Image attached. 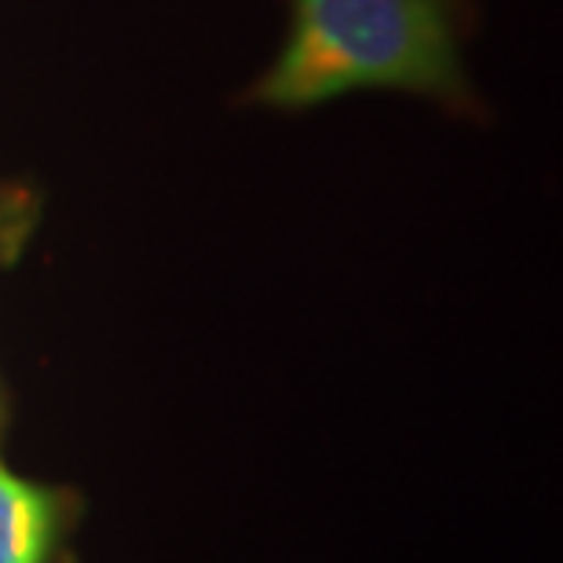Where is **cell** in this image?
Here are the masks:
<instances>
[{"mask_svg":"<svg viewBox=\"0 0 563 563\" xmlns=\"http://www.w3.org/2000/svg\"><path fill=\"white\" fill-rule=\"evenodd\" d=\"M355 88L454 92L457 63L439 0H292L286 52L256 99L311 107Z\"/></svg>","mask_w":563,"mask_h":563,"instance_id":"cell-1","label":"cell"},{"mask_svg":"<svg viewBox=\"0 0 563 563\" xmlns=\"http://www.w3.org/2000/svg\"><path fill=\"white\" fill-rule=\"evenodd\" d=\"M52 538V494L0 468V563H44Z\"/></svg>","mask_w":563,"mask_h":563,"instance_id":"cell-2","label":"cell"}]
</instances>
